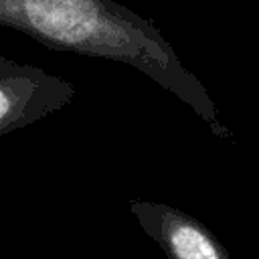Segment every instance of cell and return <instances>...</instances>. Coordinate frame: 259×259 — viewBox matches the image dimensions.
I'll use <instances>...</instances> for the list:
<instances>
[{
    "mask_svg": "<svg viewBox=\"0 0 259 259\" xmlns=\"http://www.w3.org/2000/svg\"><path fill=\"white\" fill-rule=\"evenodd\" d=\"M0 24L36 42L136 67L176 95L217 136L231 138L206 87L180 63L170 40L134 10L113 0H0Z\"/></svg>",
    "mask_w": 259,
    "mask_h": 259,
    "instance_id": "obj_1",
    "label": "cell"
},
{
    "mask_svg": "<svg viewBox=\"0 0 259 259\" xmlns=\"http://www.w3.org/2000/svg\"><path fill=\"white\" fill-rule=\"evenodd\" d=\"M73 97V83L40 67L0 57V136L40 121Z\"/></svg>",
    "mask_w": 259,
    "mask_h": 259,
    "instance_id": "obj_2",
    "label": "cell"
},
{
    "mask_svg": "<svg viewBox=\"0 0 259 259\" xmlns=\"http://www.w3.org/2000/svg\"><path fill=\"white\" fill-rule=\"evenodd\" d=\"M130 210L168 259H233L198 219L164 202L130 200Z\"/></svg>",
    "mask_w": 259,
    "mask_h": 259,
    "instance_id": "obj_3",
    "label": "cell"
}]
</instances>
